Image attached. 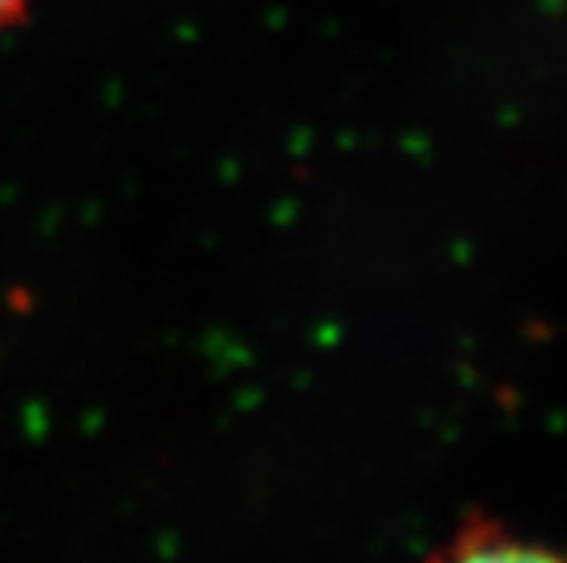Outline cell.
Returning <instances> with one entry per match:
<instances>
[{
	"mask_svg": "<svg viewBox=\"0 0 567 563\" xmlns=\"http://www.w3.org/2000/svg\"><path fill=\"white\" fill-rule=\"evenodd\" d=\"M441 557L446 561H542V557H556V552L516 538L511 529H504L489 518L470 514L453 535L450 550L441 552Z\"/></svg>",
	"mask_w": 567,
	"mask_h": 563,
	"instance_id": "6da1fadb",
	"label": "cell"
},
{
	"mask_svg": "<svg viewBox=\"0 0 567 563\" xmlns=\"http://www.w3.org/2000/svg\"><path fill=\"white\" fill-rule=\"evenodd\" d=\"M29 0H0V29H12L27 18Z\"/></svg>",
	"mask_w": 567,
	"mask_h": 563,
	"instance_id": "7a4b0ae2",
	"label": "cell"
}]
</instances>
